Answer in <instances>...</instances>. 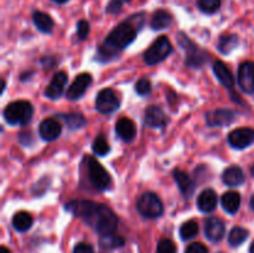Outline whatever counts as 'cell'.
<instances>
[{
    "instance_id": "cell-1",
    "label": "cell",
    "mask_w": 254,
    "mask_h": 253,
    "mask_svg": "<svg viewBox=\"0 0 254 253\" xmlns=\"http://www.w3.org/2000/svg\"><path fill=\"white\" fill-rule=\"evenodd\" d=\"M64 207L74 216L81 217L101 236L114 233L118 227V218L116 213L103 203L88 200H74L67 202Z\"/></svg>"
},
{
    "instance_id": "cell-2",
    "label": "cell",
    "mask_w": 254,
    "mask_h": 253,
    "mask_svg": "<svg viewBox=\"0 0 254 253\" xmlns=\"http://www.w3.org/2000/svg\"><path fill=\"white\" fill-rule=\"evenodd\" d=\"M136 34L138 27L134 25L133 20H126L119 24L109 32L107 39L98 49L99 60L107 62L114 59L122 50L128 47L135 40Z\"/></svg>"
},
{
    "instance_id": "cell-3",
    "label": "cell",
    "mask_w": 254,
    "mask_h": 253,
    "mask_svg": "<svg viewBox=\"0 0 254 253\" xmlns=\"http://www.w3.org/2000/svg\"><path fill=\"white\" fill-rule=\"evenodd\" d=\"M4 118L10 126H26L31 122L34 108L27 101H15L5 107Z\"/></svg>"
},
{
    "instance_id": "cell-4",
    "label": "cell",
    "mask_w": 254,
    "mask_h": 253,
    "mask_svg": "<svg viewBox=\"0 0 254 253\" xmlns=\"http://www.w3.org/2000/svg\"><path fill=\"white\" fill-rule=\"evenodd\" d=\"M86 161L88 179L92 185H93V188H96L99 191L109 190L112 185V178L108 174V171L93 156H87Z\"/></svg>"
},
{
    "instance_id": "cell-5",
    "label": "cell",
    "mask_w": 254,
    "mask_h": 253,
    "mask_svg": "<svg viewBox=\"0 0 254 253\" xmlns=\"http://www.w3.org/2000/svg\"><path fill=\"white\" fill-rule=\"evenodd\" d=\"M178 41L186 51V66L191 67V68H200L207 62V54L198 46H196L185 34L180 32L178 35Z\"/></svg>"
},
{
    "instance_id": "cell-6",
    "label": "cell",
    "mask_w": 254,
    "mask_h": 253,
    "mask_svg": "<svg viewBox=\"0 0 254 253\" xmlns=\"http://www.w3.org/2000/svg\"><path fill=\"white\" fill-rule=\"evenodd\" d=\"M173 52V45L166 36H160L151 44V46L144 52V61L149 66L158 64L164 61Z\"/></svg>"
},
{
    "instance_id": "cell-7",
    "label": "cell",
    "mask_w": 254,
    "mask_h": 253,
    "mask_svg": "<svg viewBox=\"0 0 254 253\" xmlns=\"http://www.w3.org/2000/svg\"><path fill=\"white\" fill-rule=\"evenodd\" d=\"M139 213L145 218H158L163 215L164 206L159 196L154 192H145L136 202Z\"/></svg>"
},
{
    "instance_id": "cell-8",
    "label": "cell",
    "mask_w": 254,
    "mask_h": 253,
    "mask_svg": "<svg viewBox=\"0 0 254 253\" xmlns=\"http://www.w3.org/2000/svg\"><path fill=\"white\" fill-rule=\"evenodd\" d=\"M119 107H121V99L112 88H104L97 94L96 108L102 114L114 113Z\"/></svg>"
},
{
    "instance_id": "cell-9",
    "label": "cell",
    "mask_w": 254,
    "mask_h": 253,
    "mask_svg": "<svg viewBox=\"0 0 254 253\" xmlns=\"http://www.w3.org/2000/svg\"><path fill=\"white\" fill-rule=\"evenodd\" d=\"M228 144L233 149H246L254 143V129L252 128H238L228 134Z\"/></svg>"
},
{
    "instance_id": "cell-10",
    "label": "cell",
    "mask_w": 254,
    "mask_h": 253,
    "mask_svg": "<svg viewBox=\"0 0 254 253\" xmlns=\"http://www.w3.org/2000/svg\"><path fill=\"white\" fill-rule=\"evenodd\" d=\"M238 86L248 94L254 93V62L245 61L238 67Z\"/></svg>"
},
{
    "instance_id": "cell-11",
    "label": "cell",
    "mask_w": 254,
    "mask_h": 253,
    "mask_svg": "<svg viewBox=\"0 0 254 253\" xmlns=\"http://www.w3.org/2000/svg\"><path fill=\"white\" fill-rule=\"evenodd\" d=\"M236 113L231 109H215L206 114V123L208 126H230L235 122Z\"/></svg>"
},
{
    "instance_id": "cell-12",
    "label": "cell",
    "mask_w": 254,
    "mask_h": 253,
    "mask_svg": "<svg viewBox=\"0 0 254 253\" xmlns=\"http://www.w3.org/2000/svg\"><path fill=\"white\" fill-rule=\"evenodd\" d=\"M92 83V76L89 73H81L74 78V81L72 82L71 86L67 89V98L69 101H77V99L81 98L86 91L88 89V87Z\"/></svg>"
},
{
    "instance_id": "cell-13",
    "label": "cell",
    "mask_w": 254,
    "mask_h": 253,
    "mask_svg": "<svg viewBox=\"0 0 254 253\" xmlns=\"http://www.w3.org/2000/svg\"><path fill=\"white\" fill-rule=\"evenodd\" d=\"M144 122L149 128L161 129L168 124V117L159 106H150L145 109Z\"/></svg>"
},
{
    "instance_id": "cell-14",
    "label": "cell",
    "mask_w": 254,
    "mask_h": 253,
    "mask_svg": "<svg viewBox=\"0 0 254 253\" xmlns=\"http://www.w3.org/2000/svg\"><path fill=\"white\" fill-rule=\"evenodd\" d=\"M62 131L61 124L59 123L57 119L54 118H46L40 123L39 126V133L44 140L52 141L56 140L60 136Z\"/></svg>"
},
{
    "instance_id": "cell-15",
    "label": "cell",
    "mask_w": 254,
    "mask_h": 253,
    "mask_svg": "<svg viewBox=\"0 0 254 253\" xmlns=\"http://www.w3.org/2000/svg\"><path fill=\"white\" fill-rule=\"evenodd\" d=\"M67 83V74L66 72H57L54 76L52 81L50 82L49 86L45 89V96L50 99H57L62 96L64 89Z\"/></svg>"
},
{
    "instance_id": "cell-16",
    "label": "cell",
    "mask_w": 254,
    "mask_h": 253,
    "mask_svg": "<svg viewBox=\"0 0 254 253\" xmlns=\"http://www.w3.org/2000/svg\"><path fill=\"white\" fill-rule=\"evenodd\" d=\"M226 232L225 223L217 217H210L205 223V235L211 242H220Z\"/></svg>"
},
{
    "instance_id": "cell-17",
    "label": "cell",
    "mask_w": 254,
    "mask_h": 253,
    "mask_svg": "<svg viewBox=\"0 0 254 253\" xmlns=\"http://www.w3.org/2000/svg\"><path fill=\"white\" fill-rule=\"evenodd\" d=\"M173 176L175 179L176 184H178L179 189H180L181 193L185 197H191L193 195V192H195L196 189L195 181L191 179V176L188 173H185V171L179 170V169L174 170Z\"/></svg>"
},
{
    "instance_id": "cell-18",
    "label": "cell",
    "mask_w": 254,
    "mask_h": 253,
    "mask_svg": "<svg viewBox=\"0 0 254 253\" xmlns=\"http://www.w3.org/2000/svg\"><path fill=\"white\" fill-rule=\"evenodd\" d=\"M116 133L126 143L133 140L136 135V126L133 121L128 118H121L116 123Z\"/></svg>"
},
{
    "instance_id": "cell-19",
    "label": "cell",
    "mask_w": 254,
    "mask_h": 253,
    "mask_svg": "<svg viewBox=\"0 0 254 253\" xmlns=\"http://www.w3.org/2000/svg\"><path fill=\"white\" fill-rule=\"evenodd\" d=\"M197 207L201 212L210 213L217 207V195L212 189H206L198 195Z\"/></svg>"
},
{
    "instance_id": "cell-20",
    "label": "cell",
    "mask_w": 254,
    "mask_h": 253,
    "mask_svg": "<svg viewBox=\"0 0 254 253\" xmlns=\"http://www.w3.org/2000/svg\"><path fill=\"white\" fill-rule=\"evenodd\" d=\"M223 183L227 186H231V188H237V186H241L242 184H245L246 176L245 173H243L242 169L237 165L230 166L228 169H226L223 171L222 175Z\"/></svg>"
},
{
    "instance_id": "cell-21",
    "label": "cell",
    "mask_w": 254,
    "mask_h": 253,
    "mask_svg": "<svg viewBox=\"0 0 254 253\" xmlns=\"http://www.w3.org/2000/svg\"><path fill=\"white\" fill-rule=\"evenodd\" d=\"M213 72H215L216 77L221 82V84H223L228 89L233 88V86H235V77H233L232 72L228 69V67L222 61L217 60V61L213 62Z\"/></svg>"
},
{
    "instance_id": "cell-22",
    "label": "cell",
    "mask_w": 254,
    "mask_h": 253,
    "mask_svg": "<svg viewBox=\"0 0 254 253\" xmlns=\"http://www.w3.org/2000/svg\"><path fill=\"white\" fill-rule=\"evenodd\" d=\"M221 205L226 212L230 215H235L240 210L241 195L236 191H227L221 197Z\"/></svg>"
},
{
    "instance_id": "cell-23",
    "label": "cell",
    "mask_w": 254,
    "mask_h": 253,
    "mask_svg": "<svg viewBox=\"0 0 254 253\" xmlns=\"http://www.w3.org/2000/svg\"><path fill=\"white\" fill-rule=\"evenodd\" d=\"M32 20H34V24L37 27V30L44 32V34H51L52 30H54V20L46 12L35 11L32 14Z\"/></svg>"
},
{
    "instance_id": "cell-24",
    "label": "cell",
    "mask_w": 254,
    "mask_h": 253,
    "mask_svg": "<svg viewBox=\"0 0 254 253\" xmlns=\"http://www.w3.org/2000/svg\"><path fill=\"white\" fill-rule=\"evenodd\" d=\"M171 22H173V16H171L170 12L164 9H160L156 10L153 14L150 25L153 30H164L170 26Z\"/></svg>"
},
{
    "instance_id": "cell-25",
    "label": "cell",
    "mask_w": 254,
    "mask_h": 253,
    "mask_svg": "<svg viewBox=\"0 0 254 253\" xmlns=\"http://www.w3.org/2000/svg\"><path fill=\"white\" fill-rule=\"evenodd\" d=\"M32 223H34V218L26 211H20L16 212L12 217V226L19 232H26L31 228Z\"/></svg>"
},
{
    "instance_id": "cell-26",
    "label": "cell",
    "mask_w": 254,
    "mask_h": 253,
    "mask_svg": "<svg viewBox=\"0 0 254 253\" xmlns=\"http://www.w3.org/2000/svg\"><path fill=\"white\" fill-rule=\"evenodd\" d=\"M238 42V36L235 34H228V35H222L218 40V44H217V49L221 54L223 55H228L230 52H232L233 50L237 47Z\"/></svg>"
},
{
    "instance_id": "cell-27",
    "label": "cell",
    "mask_w": 254,
    "mask_h": 253,
    "mask_svg": "<svg viewBox=\"0 0 254 253\" xmlns=\"http://www.w3.org/2000/svg\"><path fill=\"white\" fill-rule=\"evenodd\" d=\"M248 231L245 227H241V226H236L232 230L230 231V235H228V242L232 247H238V246L242 245L246 240L248 238Z\"/></svg>"
},
{
    "instance_id": "cell-28",
    "label": "cell",
    "mask_w": 254,
    "mask_h": 253,
    "mask_svg": "<svg viewBox=\"0 0 254 253\" xmlns=\"http://www.w3.org/2000/svg\"><path fill=\"white\" fill-rule=\"evenodd\" d=\"M62 119L66 123V126H68L69 129H79L83 128L86 126L87 121L84 119V117L82 114L78 113H69V114H61Z\"/></svg>"
},
{
    "instance_id": "cell-29",
    "label": "cell",
    "mask_w": 254,
    "mask_h": 253,
    "mask_svg": "<svg viewBox=\"0 0 254 253\" xmlns=\"http://www.w3.org/2000/svg\"><path fill=\"white\" fill-rule=\"evenodd\" d=\"M101 246L103 248H107V250H113V248L122 247L124 245V238L121 237V236H117L114 233H111V235L101 236Z\"/></svg>"
},
{
    "instance_id": "cell-30",
    "label": "cell",
    "mask_w": 254,
    "mask_h": 253,
    "mask_svg": "<svg viewBox=\"0 0 254 253\" xmlns=\"http://www.w3.org/2000/svg\"><path fill=\"white\" fill-rule=\"evenodd\" d=\"M198 233V225L196 221H188V222L183 223V226L180 227V236L184 241L192 240L193 237H196Z\"/></svg>"
},
{
    "instance_id": "cell-31",
    "label": "cell",
    "mask_w": 254,
    "mask_h": 253,
    "mask_svg": "<svg viewBox=\"0 0 254 253\" xmlns=\"http://www.w3.org/2000/svg\"><path fill=\"white\" fill-rule=\"evenodd\" d=\"M197 6L205 14H215L221 7V0H197Z\"/></svg>"
},
{
    "instance_id": "cell-32",
    "label": "cell",
    "mask_w": 254,
    "mask_h": 253,
    "mask_svg": "<svg viewBox=\"0 0 254 253\" xmlns=\"http://www.w3.org/2000/svg\"><path fill=\"white\" fill-rule=\"evenodd\" d=\"M92 148H93L94 153L99 156L107 155L109 153V150H111V146H109L108 141L106 140V138L103 135H98L94 139Z\"/></svg>"
},
{
    "instance_id": "cell-33",
    "label": "cell",
    "mask_w": 254,
    "mask_h": 253,
    "mask_svg": "<svg viewBox=\"0 0 254 253\" xmlns=\"http://www.w3.org/2000/svg\"><path fill=\"white\" fill-rule=\"evenodd\" d=\"M156 253H176V246L171 240H161L156 247Z\"/></svg>"
},
{
    "instance_id": "cell-34",
    "label": "cell",
    "mask_w": 254,
    "mask_h": 253,
    "mask_svg": "<svg viewBox=\"0 0 254 253\" xmlns=\"http://www.w3.org/2000/svg\"><path fill=\"white\" fill-rule=\"evenodd\" d=\"M136 93L140 96H146L151 92V83L148 78H140L135 84Z\"/></svg>"
},
{
    "instance_id": "cell-35",
    "label": "cell",
    "mask_w": 254,
    "mask_h": 253,
    "mask_svg": "<svg viewBox=\"0 0 254 253\" xmlns=\"http://www.w3.org/2000/svg\"><path fill=\"white\" fill-rule=\"evenodd\" d=\"M89 24L86 20H79L77 22V37L79 40H86L89 34Z\"/></svg>"
},
{
    "instance_id": "cell-36",
    "label": "cell",
    "mask_w": 254,
    "mask_h": 253,
    "mask_svg": "<svg viewBox=\"0 0 254 253\" xmlns=\"http://www.w3.org/2000/svg\"><path fill=\"white\" fill-rule=\"evenodd\" d=\"M124 0H109L108 5H107V12L109 14H118L123 7Z\"/></svg>"
},
{
    "instance_id": "cell-37",
    "label": "cell",
    "mask_w": 254,
    "mask_h": 253,
    "mask_svg": "<svg viewBox=\"0 0 254 253\" xmlns=\"http://www.w3.org/2000/svg\"><path fill=\"white\" fill-rule=\"evenodd\" d=\"M185 253H208V250L205 245H202V243L195 242L191 243V245L186 248Z\"/></svg>"
},
{
    "instance_id": "cell-38",
    "label": "cell",
    "mask_w": 254,
    "mask_h": 253,
    "mask_svg": "<svg viewBox=\"0 0 254 253\" xmlns=\"http://www.w3.org/2000/svg\"><path fill=\"white\" fill-rule=\"evenodd\" d=\"M73 253H94V250L91 245L82 242V243H78V245H76V247H74L73 250Z\"/></svg>"
},
{
    "instance_id": "cell-39",
    "label": "cell",
    "mask_w": 254,
    "mask_h": 253,
    "mask_svg": "<svg viewBox=\"0 0 254 253\" xmlns=\"http://www.w3.org/2000/svg\"><path fill=\"white\" fill-rule=\"evenodd\" d=\"M250 206L251 208H252V211L254 212V193L252 195V197H251V201H250Z\"/></svg>"
},
{
    "instance_id": "cell-40",
    "label": "cell",
    "mask_w": 254,
    "mask_h": 253,
    "mask_svg": "<svg viewBox=\"0 0 254 253\" xmlns=\"http://www.w3.org/2000/svg\"><path fill=\"white\" fill-rule=\"evenodd\" d=\"M0 253H11V252H10V251L7 250V248L5 247V246H2L1 250H0Z\"/></svg>"
},
{
    "instance_id": "cell-41",
    "label": "cell",
    "mask_w": 254,
    "mask_h": 253,
    "mask_svg": "<svg viewBox=\"0 0 254 253\" xmlns=\"http://www.w3.org/2000/svg\"><path fill=\"white\" fill-rule=\"evenodd\" d=\"M54 2H56V4H64V2H67L68 0H52Z\"/></svg>"
},
{
    "instance_id": "cell-42",
    "label": "cell",
    "mask_w": 254,
    "mask_h": 253,
    "mask_svg": "<svg viewBox=\"0 0 254 253\" xmlns=\"http://www.w3.org/2000/svg\"><path fill=\"white\" fill-rule=\"evenodd\" d=\"M250 253H254V241H253L252 245H251V247H250Z\"/></svg>"
},
{
    "instance_id": "cell-43",
    "label": "cell",
    "mask_w": 254,
    "mask_h": 253,
    "mask_svg": "<svg viewBox=\"0 0 254 253\" xmlns=\"http://www.w3.org/2000/svg\"><path fill=\"white\" fill-rule=\"evenodd\" d=\"M251 171H252V175L254 176V166H253V168H252V170H251Z\"/></svg>"
},
{
    "instance_id": "cell-44",
    "label": "cell",
    "mask_w": 254,
    "mask_h": 253,
    "mask_svg": "<svg viewBox=\"0 0 254 253\" xmlns=\"http://www.w3.org/2000/svg\"><path fill=\"white\" fill-rule=\"evenodd\" d=\"M126 1H130V0H126Z\"/></svg>"
}]
</instances>
